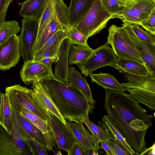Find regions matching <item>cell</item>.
I'll return each instance as SVG.
<instances>
[{"mask_svg": "<svg viewBox=\"0 0 155 155\" xmlns=\"http://www.w3.org/2000/svg\"><path fill=\"white\" fill-rule=\"evenodd\" d=\"M154 9L155 0H137L111 18H119L123 23L140 25L149 17Z\"/></svg>", "mask_w": 155, "mask_h": 155, "instance_id": "obj_8", "label": "cell"}, {"mask_svg": "<svg viewBox=\"0 0 155 155\" xmlns=\"http://www.w3.org/2000/svg\"><path fill=\"white\" fill-rule=\"evenodd\" d=\"M13 123L11 136L16 146L22 155H32L28 144L23 138L18 128L14 122Z\"/></svg>", "mask_w": 155, "mask_h": 155, "instance_id": "obj_31", "label": "cell"}, {"mask_svg": "<svg viewBox=\"0 0 155 155\" xmlns=\"http://www.w3.org/2000/svg\"><path fill=\"white\" fill-rule=\"evenodd\" d=\"M54 14L51 0H49L39 21L38 32L36 42L40 38L44 30L53 18Z\"/></svg>", "mask_w": 155, "mask_h": 155, "instance_id": "obj_33", "label": "cell"}, {"mask_svg": "<svg viewBox=\"0 0 155 155\" xmlns=\"http://www.w3.org/2000/svg\"><path fill=\"white\" fill-rule=\"evenodd\" d=\"M130 25L134 33L139 39L144 41L155 45V36L146 30H144L140 25Z\"/></svg>", "mask_w": 155, "mask_h": 155, "instance_id": "obj_37", "label": "cell"}, {"mask_svg": "<svg viewBox=\"0 0 155 155\" xmlns=\"http://www.w3.org/2000/svg\"><path fill=\"white\" fill-rule=\"evenodd\" d=\"M0 155H22L10 135L0 125Z\"/></svg>", "mask_w": 155, "mask_h": 155, "instance_id": "obj_27", "label": "cell"}, {"mask_svg": "<svg viewBox=\"0 0 155 155\" xmlns=\"http://www.w3.org/2000/svg\"><path fill=\"white\" fill-rule=\"evenodd\" d=\"M108 31L107 41L111 45L118 58L132 60L144 64L123 26L117 27L112 25L109 28Z\"/></svg>", "mask_w": 155, "mask_h": 155, "instance_id": "obj_6", "label": "cell"}, {"mask_svg": "<svg viewBox=\"0 0 155 155\" xmlns=\"http://www.w3.org/2000/svg\"><path fill=\"white\" fill-rule=\"evenodd\" d=\"M57 154V155H62V154H61V151L59 150L58 152V153Z\"/></svg>", "mask_w": 155, "mask_h": 155, "instance_id": "obj_48", "label": "cell"}, {"mask_svg": "<svg viewBox=\"0 0 155 155\" xmlns=\"http://www.w3.org/2000/svg\"><path fill=\"white\" fill-rule=\"evenodd\" d=\"M11 110L13 122L18 128L24 139L25 140L28 138L32 139L46 147L41 130L26 118Z\"/></svg>", "mask_w": 155, "mask_h": 155, "instance_id": "obj_14", "label": "cell"}, {"mask_svg": "<svg viewBox=\"0 0 155 155\" xmlns=\"http://www.w3.org/2000/svg\"><path fill=\"white\" fill-rule=\"evenodd\" d=\"M123 73H127L139 75L146 76L155 73L145 64L137 61L118 58L114 67Z\"/></svg>", "mask_w": 155, "mask_h": 155, "instance_id": "obj_19", "label": "cell"}, {"mask_svg": "<svg viewBox=\"0 0 155 155\" xmlns=\"http://www.w3.org/2000/svg\"><path fill=\"white\" fill-rule=\"evenodd\" d=\"M81 121L85 124L92 134V142L94 147L100 149L99 143L101 141H107L110 138L106 130L104 128L103 122L98 121V125L91 121L88 118H83Z\"/></svg>", "mask_w": 155, "mask_h": 155, "instance_id": "obj_24", "label": "cell"}, {"mask_svg": "<svg viewBox=\"0 0 155 155\" xmlns=\"http://www.w3.org/2000/svg\"><path fill=\"white\" fill-rule=\"evenodd\" d=\"M20 45V38L17 35L0 44V70H9L18 63L21 56Z\"/></svg>", "mask_w": 155, "mask_h": 155, "instance_id": "obj_12", "label": "cell"}, {"mask_svg": "<svg viewBox=\"0 0 155 155\" xmlns=\"http://www.w3.org/2000/svg\"><path fill=\"white\" fill-rule=\"evenodd\" d=\"M93 50L89 46L72 44L68 52L69 65L84 62L90 56Z\"/></svg>", "mask_w": 155, "mask_h": 155, "instance_id": "obj_25", "label": "cell"}, {"mask_svg": "<svg viewBox=\"0 0 155 155\" xmlns=\"http://www.w3.org/2000/svg\"><path fill=\"white\" fill-rule=\"evenodd\" d=\"M27 139L33 155L48 154L46 147L32 139L28 138Z\"/></svg>", "mask_w": 155, "mask_h": 155, "instance_id": "obj_39", "label": "cell"}, {"mask_svg": "<svg viewBox=\"0 0 155 155\" xmlns=\"http://www.w3.org/2000/svg\"><path fill=\"white\" fill-rule=\"evenodd\" d=\"M66 38V30H61L58 31L45 43L41 49L38 51L33 57L34 61H39L45 50L48 47L53 45L62 42Z\"/></svg>", "mask_w": 155, "mask_h": 155, "instance_id": "obj_32", "label": "cell"}, {"mask_svg": "<svg viewBox=\"0 0 155 155\" xmlns=\"http://www.w3.org/2000/svg\"><path fill=\"white\" fill-rule=\"evenodd\" d=\"M102 120L103 125L110 136V138L117 139L123 144L132 155H136L134 151L127 143L124 137L110 122L107 116L104 115L102 118Z\"/></svg>", "mask_w": 155, "mask_h": 155, "instance_id": "obj_30", "label": "cell"}, {"mask_svg": "<svg viewBox=\"0 0 155 155\" xmlns=\"http://www.w3.org/2000/svg\"><path fill=\"white\" fill-rule=\"evenodd\" d=\"M40 61L50 68L52 69V64L53 62H54V60L53 58L51 57L45 58H43Z\"/></svg>", "mask_w": 155, "mask_h": 155, "instance_id": "obj_45", "label": "cell"}, {"mask_svg": "<svg viewBox=\"0 0 155 155\" xmlns=\"http://www.w3.org/2000/svg\"><path fill=\"white\" fill-rule=\"evenodd\" d=\"M97 150L96 148L89 149L86 152V155H97L98 154Z\"/></svg>", "mask_w": 155, "mask_h": 155, "instance_id": "obj_46", "label": "cell"}, {"mask_svg": "<svg viewBox=\"0 0 155 155\" xmlns=\"http://www.w3.org/2000/svg\"><path fill=\"white\" fill-rule=\"evenodd\" d=\"M11 109L8 97L5 93L0 94V125L10 136L13 126Z\"/></svg>", "mask_w": 155, "mask_h": 155, "instance_id": "obj_22", "label": "cell"}, {"mask_svg": "<svg viewBox=\"0 0 155 155\" xmlns=\"http://www.w3.org/2000/svg\"><path fill=\"white\" fill-rule=\"evenodd\" d=\"M94 0H71L68 17L71 27L75 26L90 8Z\"/></svg>", "mask_w": 155, "mask_h": 155, "instance_id": "obj_21", "label": "cell"}, {"mask_svg": "<svg viewBox=\"0 0 155 155\" xmlns=\"http://www.w3.org/2000/svg\"><path fill=\"white\" fill-rule=\"evenodd\" d=\"M20 74L21 80L27 85L37 81L56 79L52 69L40 61H34L32 60L24 61Z\"/></svg>", "mask_w": 155, "mask_h": 155, "instance_id": "obj_11", "label": "cell"}, {"mask_svg": "<svg viewBox=\"0 0 155 155\" xmlns=\"http://www.w3.org/2000/svg\"><path fill=\"white\" fill-rule=\"evenodd\" d=\"M105 90L104 107L109 121L136 155H140L147 148L145 135L153 116L127 93Z\"/></svg>", "mask_w": 155, "mask_h": 155, "instance_id": "obj_1", "label": "cell"}, {"mask_svg": "<svg viewBox=\"0 0 155 155\" xmlns=\"http://www.w3.org/2000/svg\"><path fill=\"white\" fill-rule=\"evenodd\" d=\"M155 9H154L149 17L140 25L152 35H155Z\"/></svg>", "mask_w": 155, "mask_h": 155, "instance_id": "obj_40", "label": "cell"}, {"mask_svg": "<svg viewBox=\"0 0 155 155\" xmlns=\"http://www.w3.org/2000/svg\"><path fill=\"white\" fill-rule=\"evenodd\" d=\"M78 143L86 152L95 148L92 142V135L81 121L75 122L67 121Z\"/></svg>", "mask_w": 155, "mask_h": 155, "instance_id": "obj_20", "label": "cell"}, {"mask_svg": "<svg viewBox=\"0 0 155 155\" xmlns=\"http://www.w3.org/2000/svg\"><path fill=\"white\" fill-rule=\"evenodd\" d=\"M124 4L126 7L135 3L137 0H117Z\"/></svg>", "mask_w": 155, "mask_h": 155, "instance_id": "obj_47", "label": "cell"}, {"mask_svg": "<svg viewBox=\"0 0 155 155\" xmlns=\"http://www.w3.org/2000/svg\"><path fill=\"white\" fill-rule=\"evenodd\" d=\"M5 91L11 108L15 114H20L25 107L47 123V112L32 98L33 90L16 84L6 87Z\"/></svg>", "mask_w": 155, "mask_h": 155, "instance_id": "obj_4", "label": "cell"}, {"mask_svg": "<svg viewBox=\"0 0 155 155\" xmlns=\"http://www.w3.org/2000/svg\"><path fill=\"white\" fill-rule=\"evenodd\" d=\"M103 8L112 16L121 11L126 6L117 0H101Z\"/></svg>", "mask_w": 155, "mask_h": 155, "instance_id": "obj_36", "label": "cell"}, {"mask_svg": "<svg viewBox=\"0 0 155 155\" xmlns=\"http://www.w3.org/2000/svg\"><path fill=\"white\" fill-rule=\"evenodd\" d=\"M32 98L47 112L48 110L60 120L65 124L66 120L61 116L48 96L41 82L37 81L32 83Z\"/></svg>", "mask_w": 155, "mask_h": 155, "instance_id": "obj_16", "label": "cell"}, {"mask_svg": "<svg viewBox=\"0 0 155 155\" xmlns=\"http://www.w3.org/2000/svg\"><path fill=\"white\" fill-rule=\"evenodd\" d=\"M111 17L103 8L101 0H94L85 15L74 27L88 38L105 28Z\"/></svg>", "mask_w": 155, "mask_h": 155, "instance_id": "obj_5", "label": "cell"}, {"mask_svg": "<svg viewBox=\"0 0 155 155\" xmlns=\"http://www.w3.org/2000/svg\"><path fill=\"white\" fill-rule=\"evenodd\" d=\"M48 131L43 133L46 148L49 151H51L54 146L57 145L56 141L54 135L51 129L48 125Z\"/></svg>", "mask_w": 155, "mask_h": 155, "instance_id": "obj_41", "label": "cell"}, {"mask_svg": "<svg viewBox=\"0 0 155 155\" xmlns=\"http://www.w3.org/2000/svg\"><path fill=\"white\" fill-rule=\"evenodd\" d=\"M20 114L27 119L43 133L48 131V126L47 123L37 115L25 108L23 107L22 109Z\"/></svg>", "mask_w": 155, "mask_h": 155, "instance_id": "obj_34", "label": "cell"}, {"mask_svg": "<svg viewBox=\"0 0 155 155\" xmlns=\"http://www.w3.org/2000/svg\"><path fill=\"white\" fill-rule=\"evenodd\" d=\"M1 93V92L0 91V94Z\"/></svg>", "mask_w": 155, "mask_h": 155, "instance_id": "obj_49", "label": "cell"}, {"mask_svg": "<svg viewBox=\"0 0 155 155\" xmlns=\"http://www.w3.org/2000/svg\"><path fill=\"white\" fill-rule=\"evenodd\" d=\"M68 81L69 84L74 87L84 95L88 102L94 105L96 101L93 98L89 85L81 73L74 66L69 67Z\"/></svg>", "mask_w": 155, "mask_h": 155, "instance_id": "obj_18", "label": "cell"}, {"mask_svg": "<svg viewBox=\"0 0 155 155\" xmlns=\"http://www.w3.org/2000/svg\"><path fill=\"white\" fill-rule=\"evenodd\" d=\"M19 36L20 49L24 61L32 59L33 49L38 32L39 21L35 18H24Z\"/></svg>", "mask_w": 155, "mask_h": 155, "instance_id": "obj_9", "label": "cell"}, {"mask_svg": "<svg viewBox=\"0 0 155 155\" xmlns=\"http://www.w3.org/2000/svg\"><path fill=\"white\" fill-rule=\"evenodd\" d=\"M65 30L58 21L55 14L52 20L46 27L42 35L35 42L32 52V58L36 53L45 43L58 31Z\"/></svg>", "mask_w": 155, "mask_h": 155, "instance_id": "obj_26", "label": "cell"}, {"mask_svg": "<svg viewBox=\"0 0 155 155\" xmlns=\"http://www.w3.org/2000/svg\"><path fill=\"white\" fill-rule=\"evenodd\" d=\"M49 0H26L19 3V14L24 18H35L39 21Z\"/></svg>", "mask_w": 155, "mask_h": 155, "instance_id": "obj_17", "label": "cell"}, {"mask_svg": "<svg viewBox=\"0 0 155 155\" xmlns=\"http://www.w3.org/2000/svg\"><path fill=\"white\" fill-rule=\"evenodd\" d=\"M117 57L107 41L103 45L94 49L90 56L84 62L76 64L86 77L95 70L106 66L114 68Z\"/></svg>", "mask_w": 155, "mask_h": 155, "instance_id": "obj_7", "label": "cell"}, {"mask_svg": "<svg viewBox=\"0 0 155 155\" xmlns=\"http://www.w3.org/2000/svg\"><path fill=\"white\" fill-rule=\"evenodd\" d=\"M122 25L127 31L144 64L155 72V45L139 39L134 33L130 24L123 23Z\"/></svg>", "mask_w": 155, "mask_h": 155, "instance_id": "obj_13", "label": "cell"}, {"mask_svg": "<svg viewBox=\"0 0 155 155\" xmlns=\"http://www.w3.org/2000/svg\"><path fill=\"white\" fill-rule=\"evenodd\" d=\"M107 142L114 155H132L123 144L117 139L110 138L107 140Z\"/></svg>", "mask_w": 155, "mask_h": 155, "instance_id": "obj_38", "label": "cell"}, {"mask_svg": "<svg viewBox=\"0 0 155 155\" xmlns=\"http://www.w3.org/2000/svg\"><path fill=\"white\" fill-rule=\"evenodd\" d=\"M128 82L121 83L129 94L153 110H155V73L146 76L124 73Z\"/></svg>", "mask_w": 155, "mask_h": 155, "instance_id": "obj_3", "label": "cell"}, {"mask_svg": "<svg viewBox=\"0 0 155 155\" xmlns=\"http://www.w3.org/2000/svg\"><path fill=\"white\" fill-rule=\"evenodd\" d=\"M13 0H0V26L5 21L6 12Z\"/></svg>", "mask_w": 155, "mask_h": 155, "instance_id": "obj_42", "label": "cell"}, {"mask_svg": "<svg viewBox=\"0 0 155 155\" xmlns=\"http://www.w3.org/2000/svg\"><path fill=\"white\" fill-rule=\"evenodd\" d=\"M66 38L70 40L72 44L89 46L87 43L88 38L74 27L66 30Z\"/></svg>", "mask_w": 155, "mask_h": 155, "instance_id": "obj_35", "label": "cell"}, {"mask_svg": "<svg viewBox=\"0 0 155 155\" xmlns=\"http://www.w3.org/2000/svg\"><path fill=\"white\" fill-rule=\"evenodd\" d=\"M47 113V124L54 135L58 148L65 150L70 155L73 145L76 141L67 121L65 124L49 110Z\"/></svg>", "mask_w": 155, "mask_h": 155, "instance_id": "obj_10", "label": "cell"}, {"mask_svg": "<svg viewBox=\"0 0 155 155\" xmlns=\"http://www.w3.org/2000/svg\"><path fill=\"white\" fill-rule=\"evenodd\" d=\"M71 45L67 38L62 41L58 51V59L54 70V76L57 79L68 84V52Z\"/></svg>", "mask_w": 155, "mask_h": 155, "instance_id": "obj_15", "label": "cell"}, {"mask_svg": "<svg viewBox=\"0 0 155 155\" xmlns=\"http://www.w3.org/2000/svg\"><path fill=\"white\" fill-rule=\"evenodd\" d=\"M56 17L61 26L66 30L71 27L68 17V7L63 0H51Z\"/></svg>", "mask_w": 155, "mask_h": 155, "instance_id": "obj_28", "label": "cell"}, {"mask_svg": "<svg viewBox=\"0 0 155 155\" xmlns=\"http://www.w3.org/2000/svg\"><path fill=\"white\" fill-rule=\"evenodd\" d=\"M90 76L92 83H95L105 89L120 92L126 91L124 87L112 74L100 72L98 74L92 73Z\"/></svg>", "mask_w": 155, "mask_h": 155, "instance_id": "obj_23", "label": "cell"}, {"mask_svg": "<svg viewBox=\"0 0 155 155\" xmlns=\"http://www.w3.org/2000/svg\"><path fill=\"white\" fill-rule=\"evenodd\" d=\"M70 155H86L84 149L77 143L74 144Z\"/></svg>", "mask_w": 155, "mask_h": 155, "instance_id": "obj_43", "label": "cell"}, {"mask_svg": "<svg viewBox=\"0 0 155 155\" xmlns=\"http://www.w3.org/2000/svg\"><path fill=\"white\" fill-rule=\"evenodd\" d=\"M20 31L18 21L15 20L5 21L0 26V44L5 43L12 36L17 35Z\"/></svg>", "mask_w": 155, "mask_h": 155, "instance_id": "obj_29", "label": "cell"}, {"mask_svg": "<svg viewBox=\"0 0 155 155\" xmlns=\"http://www.w3.org/2000/svg\"><path fill=\"white\" fill-rule=\"evenodd\" d=\"M40 81L65 119L78 123L83 118H89V114L92 111L94 105L77 88L57 79Z\"/></svg>", "mask_w": 155, "mask_h": 155, "instance_id": "obj_2", "label": "cell"}, {"mask_svg": "<svg viewBox=\"0 0 155 155\" xmlns=\"http://www.w3.org/2000/svg\"><path fill=\"white\" fill-rule=\"evenodd\" d=\"M100 143L101 144V145L100 146V149H103L105 151L106 155H114L107 141H101Z\"/></svg>", "mask_w": 155, "mask_h": 155, "instance_id": "obj_44", "label": "cell"}]
</instances>
